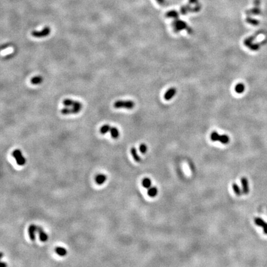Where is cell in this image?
<instances>
[{"mask_svg":"<svg viewBox=\"0 0 267 267\" xmlns=\"http://www.w3.org/2000/svg\"><path fill=\"white\" fill-rule=\"evenodd\" d=\"M258 33H259V32H257V33H256L255 34H254L253 35L250 36V37H248V38H246V39L245 40H244V44H245V45L246 46H248V47H249V46L252 43H253V41L254 40V39L258 36Z\"/></svg>","mask_w":267,"mask_h":267,"instance_id":"14","label":"cell"},{"mask_svg":"<svg viewBox=\"0 0 267 267\" xmlns=\"http://www.w3.org/2000/svg\"><path fill=\"white\" fill-rule=\"evenodd\" d=\"M37 232V226H36L34 224H31L29 226V228H28V232H29V237L31 241H33L35 240Z\"/></svg>","mask_w":267,"mask_h":267,"instance_id":"7","label":"cell"},{"mask_svg":"<svg viewBox=\"0 0 267 267\" xmlns=\"http://www.w3.org/2000/svg\"><path fill=\"white\" fill-rule=\"evenodd\" d=\"M1 265H3L4 267H5V266H6V263H4V262H2L1 263Z\"/></svg>","mask_w":267,"mask_h":267,"instance_id":"29","label":"cell"},{"mask_svg":"<svg viewBox=\"0 0 267 267\" xmlns=\"http://www.w3.org/2000/svg\"><path fill=\"white\" fill-rule=\"evenodd\" d=\"M241 184H242V191L244 194H248L249 192V185L248 179L245 177L241 178Z\"/></svg>","mask_w":267,"mask_h":267,"instance_id":"10","label":"cell"},{"mask_svg":"<svg viewBox=\"0 0 267 267\" xmlns=\"http://www.w3.org/2000/svg\"><path fill=\"white\" fill-rule=\"evenodd\" d=\"M254 222L256 225L262 227L263 228V232L265 235H267V223L264 221L263 219L260 218H255L254 219Z\"/></svg>","mask_w":267,"mask_h":267,"instance_id":"9","label":"cell"},{"mask_svg":"<svg viewBox=\"0 0 267 267\" xmlns=\"http://www.w3.org/2000/svg\"><path fill=\"white\" fill-rule=\"evenodd\" d=\"M259 4H260V0H256V1H255L256 6H258Z\"/></svg>","mask_w":267,"mask_h":267,"instance_id":"28","label":"cell"},{"mask_svg":"<svg viewBox=\"0 0 267 267\" xmlns=\"http://www.w3.org/2000/svg\"><path fill=\"white\" fill-rule=\"evenodd\" d=\"M106 181V176L105 175H98L95 178V181L97 184L102 185Z\"/></svg>","mask_w":267,"mask_h":267,"instance_id":"15","label":"cell"},{"mask_svg":"<svg viewBox=\"0 0 267 267\" xmlns=\"http://www.w3.org/2000/svg\"><path fill=\"white\" fill-rule=\"evenodd\" d=\"M43 81V78L41 76H35L31 79L30 82L33 85H38L42 83Z\"/></svg>","mask_w":267,"mask_h":267,"instance_id":"13","label":"cell"},{"mask_svg":"<svg viewBox=\"0 0 267 267\" xmlns=\"http://www.w3.org/2000/svg\"><path fill=\"white\" fill-rule=\"evenodd\" d=\"M139 150H140V152H141L142 153H143V154H144V153H145L146 152V151H147V146H146V145L145 144H142L140 145Z\"/></svg>","mask_w":267,"mask_h":267,"instance_id":"27","label":"cell"},{"mask_svg":"<svg viewBox=\"0 0 267 267\" xmlns=\"http://www.w3.org/2000/svg\"><path fill=\"white\" fill-rule=\"evenodd\" d=\"M246 21L248 22L249 24H250L253 25H258L259 24V21H258V20H256V19H252L250 17L247 18Z\"/></svg>","mask_w":267,"mask_h":267,"instance_id":"24","label":"cell"},{"mask_svg":"<svg viewBox=\"0 0 267 267\" xmlns=\"http://www.w3.org/2000/svg\"><path fill=\"white\" fill-rule=\"evenodd\" d=\"M247 13H248V14H252L258 15L261 13V11H260V9L258 8H255L251 9L250 11L247 12Z\"/></svg>","mask_w":267,"mask_h":267,"instance_id":"26","label":"cell"},{"mask_svg":"<svg viewBox=\"0 0 267 267\" xmlns=\"http://www.w3.org/2000/svg\"><path fill=\"white\" fill-rule=\"evenodd\" d=\"M51 33V29L49 27H45L42 30L37 31L33 30L32 32L31 35L32 37L35 38H43L47 37L50 35Z\"/></svg>","mask_w":267,"mask_h":267,"instance_id":"3","label":"cell"},{"mask_svg":"<svg viewBox=\"0 0 267 267\" xmlns=\"http://www.w3.org/2000/svg\"><path fill=\"white\" fill-rule=\"evenodd\" d=\"M12 156L16 159V163L19 166H23L25 164L26 160L23 157L22 152L19 150H15L12 152Z\"/></svg>","mask_w":267,"mask_h":267,"instance_id":"5","label":"cell"},{"mask_svg":"<svg viewBox=\"0 0 267 267\" xmlns=\"http://www.w3.org/2000/svg\"><path fill=\"white\" fill-rule=\"evenodd\" d=\"M235 91L237 93H242L245 90V85L242 83H239L235 87Z\"/></svg>","mask_w":267,"mask_h":267,"instance_id":"20","label":"cell"},{"mask_svg":"<svg viewBox=\"0 0 267 267\" xmlns=\"http://www.w3.org/2000/svg\"><path fill=\"white\" fill-rule=\"evenodd\" d=\"M232 187V189L234 190V192H235V193L237 196H241V195L242 191H241V189L239 188V187L237 185V184H236L235 183L233 184Z\"/></svg>","mask_w":267,"mask_h":267,"instance_id":"23","label":"cell"},{"mask_svg":"<svg viewBox=\"0 0 267 267\" xmlns=\"http://www.w3.org/2000/svg\"><path fill=\"white\" fill-rule=\"evenodd\" d=\"M113 106L116 109L126 108L128 110H132L134 108L135 103L131 100H118L113 104Z\"/></svg>","mask_w":267,"mask_h":267,"instance_id":"1","label":"cell"},{"mask_svg":"<svg viewBox=\"0 0 267 267\" xmlns=\"http://www.w3.org/2000/svg\"><path fill=\"white\" fill-rule=\"evenodd\" d=\"M174 27H175V30L176 32H179L180 30H181L182 29H188V32L189 33L192 32L191 29L190 28L188 27H187V25H186V24L184 22L178 21L174 24Z\"/></svg>","mask_w":267,"mask_h":267,"instance_id":"8","label":"cell"},{"mask_svg":"<svg viewBox=\"0 0 267 267\" xmlns=\"http://www.w3.org/2000/svg\"><path fill=\"white\" fill-rule=\"evenodd\" d=\"M158 193V189L156 187H150V188L148 189L147 194L150 197H155Z\"/></svg>","mask_w":267,"mask_h":267,"instance_id":"17","label":"cell"},{"mask_svg":"<svg viewBox=\"0 0 267 267\" xmlns=\"http://www.w3.org/2000/svg\"><path fill=\"white\" fill-rule=\"evenodd\" d=\"M210 139L213 142L219 141L223 144H227L229 142V137L227 135L220 136L216 131H213L211 133Z\"/></svg>","mask_w":267,"mask_h":267,"instance_id":"2","label":"cell"},{"mask_svg":"<svg viewBox=\"0 0 267 267\" xmlns=\"http://www.w3.org/2000/svg\"><path fill=\"white\" fill-rule=\"evenodd\" d=\"M63 105L68 107H74L76 108H78L82 110V103L80 102L73 100L70 98H66L63 101Z\"/></svg>","mask_w":267,"mask_h":267,"instance_id":"4","label":"cell"},{"mask_svg":"<svg viewBox=\"0 0 267 267\" xmlns=\"http://www.w3.org/2000/svg\"><path fill=\"white\" fill-rule=\"evenodd\" d=\"M142 184L144 188H145L146 189H149L150 188L151 184H152V181L149 178H145L142 180Z\"/></svg>","mask_w":267,"mask_h":267,"instance_id":"21","label":"cell"},{"mask_svg":"<svg viewBox=\"0 0 267 267\" xmlns=\"http://www.w3.org/2000/svg\"><path fill=\"white\" fill-rule=\"evenodd\" d=\"M37 232L39 235V238L42 242H46L48 239V236L40 226H37Z\"/></svg>","mask_w":267,"mask_h":267,"instance_id":"11","label":"cell"},{"mask_svg":"<svg viewBox=\"0 0 267 267\" xmlns=\"http://www.w3.org/2000/svg\"><path fill=\"white\" fill-rule=\"evenodd\" d=\"M111 128V126H110L108 124H105L103 126H102V128H100V132H101L102 134H105L108 133L109 132H110Z\"/></svg>","mask_w":267,"mask_h":267,"instance_id":"22","label":"cell"},{"mask_svg":"<svg viewBox=\"0 0 267 267\" xmlns=\"http://www.w3.org/2000/svg\"><path fill=\"white\" fill-rule=\"evenodd\" d=\"M131 155H132L134 159L136 162H141V157H140V156L137 154V150H136V149L135 147H132L131 149Z\"/></svg>","mask_w":267,"mask_h":267,"instance_id":"16","label":"cell"},{"mask_svg":"<svg viewBox=\"0 0 267 267\" xmlns=\"http://www.w3.org/2000/svg\"><path fill=\"white\" fill-rule=\"evenodd\" d=\"M56 253L59 256H65L67 254V250L65 248H62V247H57L55 249Z\"/></svg>","mask_w":267,"mask_h":267,"instance_id":"19","label":"cell"},{"mask_svg":"<svg viewBox=\"0 0 267 267\" xmlns=\"http://www.w3.org/2000/svg\"><path fill=\"white\" fill-rule=\"evenodd\" d=\"M176 93V89L175 87H171L167 90L164 95V98L166 100H170L172 97H174Z\"/></svg>","mask_w":267,"mask_h":267,"instance_id":"12","label":"cell"},{"mask_svg":"<svg viewBox=\"0 0 267 267\" xmlns=\"http://www.w3.org/2000/svg\"><path fill=\"white\" fill-rule=\"evenodd\" d=\"M81 111V110L78 109V108H76L74 107L69 108L68 106H66V108H63L61 109V114H63L64 115H72V114H77V113H79Z\"/></svg>","mask_w":267,"mask_h":267,"instance_id":"6","label":"cell"},{"mask_svg":"<svg viewBox=\"0 0 267 267\" xmlns=\"http://www.w3.org/2000/svg\"><path fill=\"white\" fill-rule=\"evenodd\" d=\"M111 136L113 139H118L119 136V131L116 127H111L110 130Z\"/></svg>","mask_w":267,"mask_h":267,"instance_id":"18","label":"cell"},{"mask_svg":"<svg viewBox=\"0 0 267 267\" xmlns=\"http://www.w3.org/2000/svg\"><path fill=\"white\" fill-rule=\"evenodd\" d=\"M261 43H252L249 46V48L253 51H257L258 50V49L260 47V44Z\"/></svg>","mask_w":267,"mask_h":267,"instance_id":"25","label":"cell"}]
</instances>
